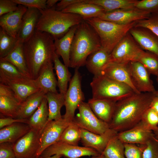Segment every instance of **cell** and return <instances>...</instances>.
Segmentation results:
<instances>
[{"label": "cell", "mask_w": 158, "mask_h": 158, "mask_svg": "<svg viewBox=\"0 0 158 158\" xmlns=\"http://www.w3.org/2000/svg\"><path fill=\"white\" fill-rule=\"evenodd\" d=\"M13 144L9 142L0 143V158H16Z\"/></svg>", "instance_id": "obj_46"}, {"label": "cell", "mask_w": 158, "mask_h": 158, "mask_svg": "<svg viewBox=\"0 0 158 158\" xmlns=\"http://www.w3.org/2000/svg\"><path fill=\"white\" fill-rule=\"evenodd\" d=\"M24 53L31 78L35 79L45 65L53 61L55 53L54 39L49 34L36 30L23 43Z\"/></svg>", "instance_id": "obj_2"}, {"label": "cell", "mask_w": 158, "mask_h": 158, "mask_svg": "<svg viewBox=\"0 0 158 158\" xmlns=\"http://www.w3.org/2000/svg\"><path fill=\"white\" fill-rule=\"evenodd\" d=\"M81 140V128L73 121L66 128L59 141L74 145H78Z\"/></svg>", "instance_id": "obj_36"}, {"label": "cell", "mask_w": 158, "mask_h": 158, "mask_svg": "<svg viewBox=\"0 0 158 158\" xmlns=\"http://www.w3.org/2000/svg\"><path fill=\"white\" fill-rule=\"evenodd\" d=\"M18 5H20L28 8H32L38 9L47 8L46 0H13Z\"/></svg>", "instance_id": "obj_45"}, {"label": "cell", "mask_w": 158, "mask_h": 158, "mask_svg": "<svg viewBox=\"0 0 158 158\" xmlns=\"http://www.w3.org/2000/svg\"><path fill=\"white\" fill-rule=\"evenodd\" d=\"M143 50L129 32L112 51L109 62L128 63L136 61Z\"/></svg>", "instance_id": "obj_8"}, {"label": "cell", "mask_w": 158, "mask_h": 158, "mask_svg": "<svg viewBox=\"0 0 158 158\" xmlns=\"http://www.w3.org/2000/svg\"><path fill=\"white\" fill-rule=\"evenodd\" d=\"M157 81L158 85V75L157 76ZM154 95L158 97V89L157 90H156L154 94Z\"/></svg>", "instance_id": "obj_54"}, {"label": "cell", "mask_w": 158, "mask_h": 158, "mask_svg": "<svg viewBox=\"0 0 158 158\" xmlns=\"http://www.w3.org/2000/svg\"><path fill=\"white\" fill-rule=\"evenodd\" d=\"M154 96L152 93H134L116 102L109 128L118 133L135 126L150 107Z\"/></svg>", "instance_id": "obj_1"}, {"label": "cell", "mask_w": 158, "mask_h": 158, "mask_svg": "<svg viewBox=\"0 0 158 158\" xmlns=\"http://www.w3.org/2000/svg\"><path fill=\"white\" fill-rule=\"evenodd\" d=\"M110 54L101 47L88 57L85 63L88 70L94 75L101 74L110 62Z\"/></svg>", "instance_id": "obj_27"}, {"label": "cell", "mask_w": 158, "mask_h": 158, "mask_svg": "<svg viewBox=\"0 0 158 158\" xmlns=\"http://www.w3.org/2000/svg\"><path fill=\"white\" fill-rule=\"evenodd\" d=\"M53 62L50 61L46 64L37 78L34 79L38 88L45 94L58 92L57 80L54 72Z\"/></svg>", "instance_id": "obj_24"}, {"label": "cell", "mask_w": 158, "mask_h": 158, "mask_svg": "<svg viewBox=\"0 0 158 158\" xmlns=\"http://www.w3.org/2000/svg\"><path fill=\"white\" fill-rule=\"evenodd\" d=\"M129 63L109 62L104 68L100 74L126 85L131 87L135 93H140L135 89L131 80L129 71Z\"/></svg>", "instance_id": "obj_19"}, {"label": "cell", "mask_w": 158, "mask_h": 158, "mask_svg": "<svg viewBox=\"0 0 158 158\" xmlns=\"http://www.w3.org/2000/svg\"><path fill=\"white\" fill-rule=\"evenodd\" d=\"M142 158H158V142L155 136L145 145Z\"/></svg>", "instance_id": "obj_44"}, {"label": "cell", "mask_w": 158, "mask_h": 158, "mask_svg": "<svg viewBox=\"0 0 158 158\" xmlns=\"http://www.w3.org/2000/svg\"><path fill=\"white\" fill-rule=\"evenodd\" d=\"M150 107L153 109L158 114V97L154 95L151 102Z\"/></svg>", "instance_id": "obj_50"}, {"label": "cell", "mask_w": 158, "mask_h": 158, "mask_svg": "<svg viewBox=\"0 0 158 158\" xmlns=\"http://www.w3.org/2000/svg\"><path fill=\"white\" fill-rule=\"evenodd\" d=\"M56 154L67 158H79L84 156H96L101 154L92 148L71 145L59 141L46 148L39 157L44 158Z\"/></svg>", "instance_id": "obj_10"}, {"label": "cell", "mask_w": 158, "mask_h": 158, "mask_svg": "<svg viewBox=\"0 0 158 158\" xmlns=\"http://www.w3.org/2000/svg\"><path fill=\"white\" fill-rule=\"evenodd\" d=\"M95 30L99 38L101 47L111 54L119 42L134 27L135 21L120 24L93 18L84 20Z\"/></svg>", "instance_id": "obj_5"}, {"label": "cell", "mask_w": 158, "mask_h": 158, "mask_svg": "<svg viewBox=\"0 0 158 158\" xmlns=\"http://www.w3.org/2000/svg\"><path fill=\"white\" fill-rule=\"evenodd\" d=\"M126 158H142L145 145L137 146L135 144L124 143Z\"/></svg>", "instance_id": "obj_42"}, {"label": "cell", "mask_w": 158, "mask_h": 158, "mask_svg": "<svg viewBox=\"0 0 158 158\" xmlns=\"http://www.w3.org/2000/svg\"><path fill=\"white\" fill-rule=\"evenodd\" d=\"M136 0H84L86 2L98 5L102 7L105 12L116 10L135 8Z\"/></svg>", "instance_id": "obj_34"}, {"label": "cell", "mask_w": 158, "mask_h": 158, "mask_svg": "<svg viewBox=\"0 0 158 158\" xmlns=\"http://www.w3.org/2000/svg\"><path fill=\"white\" fill-rule=\"evenodd\" d=\"M101 47L100 40L94 29L84 20L77 25L72 44L70 67L85 65L89 56Z\"/></svg>", "instance_id": "obj_3"}, {"label": "cell", "mask_w": 158, "mask_h": 158, "mask_svg": "<svg viewBox=\"0 0 158 158\" xmlns=\"http://www.w3.org/2000/svg\"><path fill=\"white\" fill-rule=\"evenodd\" d=\"M156 137L157 140L158 142V137Z\"/></svg>", "instance_id": "obj_56"}, {"label": "cell", "mask_w": 158, "mask_h": 158, "mask_svg": "<svg viewBox=\"0 0 158 158\" xmlns=\"http://www.w3.org/2000/svg\"><path fill=\"white\" fill-rule=\"evenodd\" d=\"M135 27L147 28L158 37V14H151L147 19L136 21Z\"/></svg>", "instance_id": "obj_40"}, {"label": "cell", "mask_w": 158, "mask_h": 158, "mask_svg": "<svg viewBox=\"0 0 158 158\" xmlns=\"http://www.w3.org/2000/svg\"><path fill=\"white\" fill-rule=\"evenodd\" d=\"M0 72L11 77L20 78L26 77L12 64L1 59Z\"/></svg>", "instance_id": "obj_41"}, {"label": "cell", "mask_w": 158, "mask_h": 158, "mask_svg": "<svg viewBox=\"0 0 158 158\" xmlns=\"http://www.w3.org/2000/svg\"><path fill=\"white\" fill-rule=\"evenodd\" d=\"M90 158H106L102 154L96 156H93Z\"/></svg>", "instance_id": "obj_53"}, {"label": "cell", "mask_w": 158, "mask_h": 158, "mask_svg": "<svg viewBox=\"0 0 158 158\" xmlns=\"http://www.w3.org/2000/svg\"><path fill=\"white\" fill-rule=\"evenodd\" d=\"M153 132L155 136L157 137H158V126L157 129L153 131Z\"/></svg>", "instance_id": "obj_55"}, {"label": "cell", "mask_w": 158, "mask_h": 158, "mask_svg": "<svg viewBox=\"0 0 158 158\" xmlns=\"http://www.w3.org/2000/svg\"><path fill=\"white\" fill-rule=\"evenodd\" d=\"M151 14L135 8L105 12L98 18L118 24H126L147 19Z\"/></svg>", "instance_id": "obj_15"}, {"label": "cell", "mask_w": 158, "mask_h": 158, "mask_svg": "<svg viewBox=\"0 0 158 158\" xmlns=\"http://www.w3.org/2000/svg\"><path fill=\"white\" fill-rule=\"evenodd\" d=\"M84 0H62L57 3L55 6L56 10L62 11L68 6L75 3L83 1Z\"/></svg>", "instance_id": "obj_49"}, {"label": "cell", "mask_w": 158, "mask_h": 158, "mask_svg": "<svg viewBox=\"0 0 158 158\" xmlns=\"http://www.w3.org/2000/svg\"><path fill=\"white\" fill-rule=\"evenodd\" d=\"M129 32L143 50L158 56V37L152 31L146 28L134 27Z\"/></svg>", "instance_id": "obj_18"}, {"label": "cell", "mask_w": 158, "mask_h": 158, "mask_svg": "<svg viewBox=\"0 0 158 158\" xmlns=\"http://www.w3.org/2000/svg\"><path fill=\"white\" fill-rule=\"evenodd\" d=\"M31 129L27 123H16L0 130V143H14L26 134Z\"/></svg>", "instance_id": "obj_29"}, {"label": "cell", "mask_w": 158, "mask_h": 158, "mask_svg": "<svg viewBox=\"0 0 158 158\" xmlns=\"http://www.w3.org/2000/svg\"><path fill=\"white\" fill-rule=\"evenodd\" d=\"M27 9L26 7L18 5L16 11L1 16L0 27L11 36L17 38L23 17Z\"/></svg>", "instance_id": "obj_22"}, {"label": "cell", "mask_w": 158, "mask_h": 158, "mask_svg": "<svg viewBox=\"0 0 158 158\" xmlns=\"http://www.w3.org/2000/svg\"><path fill=\"white\" fill-rule=\"evenodd\" d=\"M116 102L108 99L92 98L87 103L95 115L109 124L112 118Z\"/></svg>", "instance_id": "obj_23"}, {"label": "cell", "mask_w": 158, "mask_h": 158, "mask_svg": "<svg viewBox=\"0 0 158 158\" xmlns=\"http://www.w3.org/2000/svg\"><path fill=\"white\" fill-rule=\"evenodd\" d=\"M153 131L147 130L138 123L134 127L118 133L117 136L124 143L146 145L154 136Z\"/></svg>", "instance_id": "obj_20"}, {"label": "cell", "mask_w": 158, "mask_h": 158, "mask_svg": "<svg viewBox=\"0 0 158 158\" xmlns=\"http://www.w3.org/2000/svg\"><path fill=\"white\" fill-rule=\"evenodd\" d=\"M64 96L58 92H49L45 94L44 97L47 100L49 109L48 121L63 118L61 110L64 105Z\"/></svg>", "instance_id": "obj_31"}, {"label": "cell", "mask_w": 158, "mask_h": 158, "mask_svg": "<svg viewBox=\"0 0 158 158\" xmlns=\"http://www.w3.org/2000/svg\"><path fill=\"white\" fill-rule=\"evenodd\" d=\"M49 112L48 102L45 98L37 110L28 119L31 129L40 134L48 122Z\"/></svg>", "instance_id": "obj_30"}, {"label": "cell", "mask_w": 158, "mask_h": 158, "mask_svg": "<svg viewBox=\"0 0 158 158\" xmlns=\"http://www.w3.org/2000/svg\"><path fill=\"white\" fill-rule=\"evenodd\" d=\"M0 82L11 89L21 103L29 96L40 90L34 79L26 77H11L0 72Z\"/></svg>", "instance_id": "obj_11"}, {"label": "cell", "mask_w": 158, "mask_h": 158, "mask_svg": "<svg viewBox=\"0 0 158 158\" xmlns=\"http://www.w3.org/2000/svg\"><path fill=\"white\" fill-rule=\"evenodd\" d=\"M41 15L37 8H28L22 18L17 38L19 42L24 43L33 35Z\"/></svg>", "instance_id": "obj_21"}, {"label": "cell", "mask_w": 158, "mask_h": 158, "mask_svg": "<svg viewBox=\"0 0 158 158\" xmlns=\"http://www.w3.org/2000/svg\"><path fill=\"white\" fill-rule=\"evenodd\" d=\"M78 109V112L73 121L80 128L98 134H102L109 128V124L95 115L87 102L81 103Z\"/></svg>", "instance_id": "obj_9"}, {"label": "cell", "mask_w": 158, "mask_h": 158, "mask_svg": "<svg viewBox=\"0 0 158 158\" xmlns=\"http://www.w3.org/2000/svg\"><path fill=\"white\" fill-rule=\"evenodd\" d=\"M16 123L28 124V119H20L7 117L1 118H0V129Z\"/></svg>", "instance_id": "obj_48"}, {"label": "cell", "mask_w": 158, "mask_h": 158, "mask_svg": "<svg viewBox=\"0 0 158 158\" xmlns=\"http://www.w3.org/2000/svg\"><path fill=\"white\" fill-rule=\"evenodd\" d=\"M136 61L141 63L150 74L158 75V56L152 52L143 50Z\"/></svg>", "instance_id": "obj_37"}, {"label": "cell", "mask_w": 158, "mask_h": 158, "mask_svg": "<svg viewBox=\"0 0 158 158\" xmlns=\"http://www.w3.org/2000/svg\"><path fill=\"white\" fill-rule=\"evenodd\" d=\"M139 123L146 129L154 131L158 126V114L150 107L144 113Z\"/></svg>", "instance_id": "obj_39"}, {"label": "cell", "mask_w": 158, "mask_h": 158, "mask_svg": "<svg viewBox=\"0 0 158 158\" xmlns=\"http://www.w3.org/2000/svg\"><path fill=\"white\" fill-rule=\"evenodd\" d=\"M45 94L40 90L28 97L21 103L16 118L28 119L39 107Z\"/></svg>", "instance_id": "obj_28"}, {"label": "cell", "mask_w": 158, "mask_h": 158, "mask_svg": "<svg viewBox=\"0 0 158 158\" xmlns=\"http://www.w3.org/2000/svg\"><path fill=\"white\" fill-rule=\"evenodd\" d=\"M78 25L71 27L61 38L54 39L55 52L61 57L64 64L68 68L70 67L71 46Z\"/></svg>", "instance_id": "obj_25"}, {"label": "cell", "mask_w": 158, "mask_h": 158, "mask_svg": "<svg viewBox=\"0 0 158 158\" xmlns=\"http://www.w3.org/2000/svg\"><path fill=\"white\" fill-rule=\"evenodd\" d=\"M23 44V43L19 42L17 45L12 51L5 57L0 58V59L11 63L25 76L31 78L26 63Z\"/></svg>", "instance_id": "obj_32"}, {"label": "cell", "mask_w": 158, "mask_h": 158, "mask_svg": "<svg viewBox=\"0 0 158 158\" xmlns=\"http://www.w3.org/2000/svg\"><path fill=\"white\" fill-rule=\"evenodd\" d=\"M128 69L132 83L139 93L154 94L156 90L150 74L142 64L137 61H131L128 63Z\"/></svg>", "instance_id": "obj_13"}, {"label": "cell", "mask_w": 158, "mask_h": 158, "mask_svg": "<svg viewBox=\"0 0 158 158\" xmlns=\"http://www.w3.org/2000/svg\"><path fill=\"white\" fill-rule=\"evenodd\" d=\"M40 145V134L31 129L13 144L16 158H35Z\"/></svg>", "instance_id": "obj_14"}, {"label": "cell", "mask_w": 158, "mask_h": 158, "mask_svg": "<svg viewBox=\"0 0 158 158\" xmlns=\"http://www.w3.org/2000/svg\"><path fill=\"white\" fill-rule=\"evenodd\" d=\"M78 69L79 68H75L64 96L66 111L62 118L70 122L73 121L76 110L85 100L81 87V76Z\"/></svg>", "instance_id": "obj_7"}, {"label": "cell", "mask_w": 158, "mask_h": 158, "mask_svg": "<svg viewBox=\"0 0 158 158\" xmlns=\"http://www.w3.org/2000/svg\"><path fill=\"white\" fill-rule=\"evenodd\" d=\"M124 150V143L117 135L110 141L101 154L106 158H126Z\"/></svg>", "instance_id": "obj_35"}, {"label": "cell", "mask_w": 158, "mask_h": 158, "mask_svg": "<svg viewBox=\"0 0 158 158\" xmlns=\"http://www.w3.org/2000/svg\"><path fill=\"white\" fill-rule=\"evenodd\" d=\"M19 42L17 38L11 36L0 27V58H4L12 51Z\"/></svg>", "instance_id": "obj_38"}, {"label": "cell", "mask_w": 158, "mask_h": 158, "mask_svg": "<svg viewBox=\"0 0 158 158\" xmlns=\"http://www.w3.org/2000/svg\"><path fill=\"white\" fill-rule=\"evenodd\" d=\"M54 69L57 78V85L59 92L65 95L68 89V84L71 78V74L68 67L60 60L56 52L53 58Z\"/></svg>", "instance_id": "obj_33"}, {"label": "cell", "mask_w": 158, "mask_h": 158, "mask_svg": "<svg viewBox=\"0 0 158 158\" xmlns=\"http://www.w3.org/2000/svg\"><path fill=\"white\" fill-rule=\"evenodd\" d=\"M135 7L151 14H158V0H137Z\"/></svg>", "instance_id": "obj_43"}, {"label": "cell", "mask_w": 158, "mask_h": 158, "mask_svg": "<svg viewBox=\"0 0 158 158\" xmlns=\"http://www.w3.org/2000/svg\"><path fill=\"white\" fill-rule=\"evenodd\" d=\"M62 156L61 155L56 154L51 157H47L44 158H61ZM38 158H41L40 157Z\"/></svg>", "instance_id": "obj_52"}, {"label": "cell", "mask_w": 158, "mask_h": 158, "mask_svg": "<svg viewBox=\"0 0 158 158\" xmlns=\"http://www.w3.org/2000/svg\"><path fill=\"white\" fill-rule=\"evenodd\" d=\"M39 10L41 15L36 30L49 34L54 39L61 38L71 27L84 21L78 15L58 11L55 8Z\"/></svg>", "instance_id": "obj_4"}, {"label": "cell", "mask_w": 158, "mask_h": 158, "mask_svg": "<svg viewBox=\"0 0 158 158\" xmlns=\"http://www.w3.org/2000/svg\"><path fill=\"white\" fill-rule=\"evenodd\" d=\"M59 0H47L46 2V4L47 8H55L57 3Z\"/></svg>", "instance_id": "obj_51"}, {"label": "cell", "mask_w": 158, "mask_h": 158, "mask_svg": "<svg viewBox=\"0 0 158 158\" xmlns=\"http://www.w3.org/2000/svg\"><path fill=\"white\" fill-rule=\"evenodd\" d=\"M21 104L16 95L11 89L0 83L1 115L16 118Z\"/></svg>", "instance_id": "obj_17"}, {"label": "cell", "mask_w": 158, "mask_h": 158, "mask_svg": "<svg viewBox=\"0 0 158 158\" xmlns=\"http://www.w3.org/2000/svg\"><path fill=\"white\" fill-rule=\"evenodd\" d=\"M18 5L13 0H0V16L16 10Z\"/></svg>", "instance_id": "obj_47"}, {"label": "cell", "mask_w": 158, "mask_h": 158, "mask_svg": "<svg viewBox=\"0 0 158 158\" xmlns=\"http://www.w3.org/2000/svg\"><path fill=\"white\" fill-rule=\"evenodd\" d=\"M61 11L78 15L84 20L91 18H98L105 12L100 6L85 2L84 0L71 5Z\"/></svg>", "instance_id": "obj_26"}, {"label": "cell", "mask_w": 158, "mask_h": 158, "mask_svg": "<svg viewBox=\"0 0 158 158\" xmlns=\"http://www.w3.org/2000/svg\"><path fill=\"white\" fill-rule=\"evenodd\" d=\"M71 122L63 118L48 121L40 134V145L35 158H38L46 148L59 141L63 132Z\"/></svg>", "instance_id": "obj_12"}, {"label": "cell", "mask_w": 158, "mask_h": 158, "mask_svg": "<svg viewBox=\"0 0 158 158\" xmlns=\"http://www.w3.org/2000/svg\"><path fill=\"white\" fill-rule=\"evenodd\" d=\"M90 85L92 98L95 99H106L116 102L135 93L128 85L101 74L94 75Z\"/></svg>", "instance_id": "obj_6"}, {"label": "cell", "mask_w": 158, "mask_h": 158, "mask_svg": "<svg viewBox=\"0 0 158 158\" xmlns=\"http://www.w3.org/2000/svg\"><path fill=\"white\" fill-rule=\"evenodd\" d=\"M118 133L117 132L110 128L101 134L81 128V141L84 146L93 149L101 154L110 141Z\"/></svg>", "instance_id": "obj_16"}]
</instances>
